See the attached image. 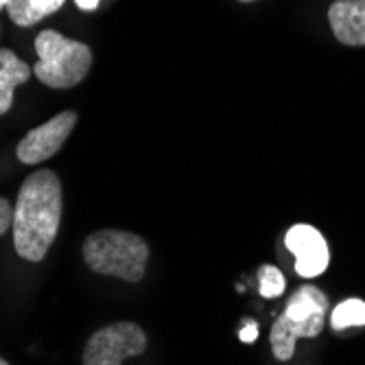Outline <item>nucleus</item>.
Segmentation results:
<instances>
[{"mask_svg": "<svg viewBox=\"0 0 365 365\" xmlns=\"http://www.w3.org/2000/svg\"><path fill=\"white\" fill-rule=\"evenodd\" d=\"M61 221V182L48 171H36L20 186L14 210V247L31 262H40L59 230Z\"/></svg>", "mask_w": 365, "mask_h": 365, "instance_id": "nucleus-1", "label": "nucleus"}, {"mask_svg": "<svg viewBox=\"0 0 365 365\" xmlns=\"http://www.w3.org/2000/svg\"><path fill=\"white\" fill-rule=\"evenodd\" d=\"M83 258L96 274L138 282L145 276L149 247L138 235L120 230H98L86 239Z\"/></svg>", "mask_w": 365, "mask_h": 365, "instance_id": "nucleus-2", "label": "nucleus"}, {"mask_svg": "<svg viewBox=\"0 0 365 365\" xmlns=\"http://www.w3.org/2000/svg\"><path fill=\"white\" fill-rule=\"evenodd\" d=\"M328 297L317 287H300L287 302L284 313L272 328V352L278 361H289L295 352L297 339H313L326 326Z\"/></svg>", "mask_w": 365, "mask_h": 365, "instance_id": "nucleus-3", "label": "nucleus"}, {"mask_svg": "<svg viewBox=\"0 0 365 365\" xmlns=\"http://www.w3.org/2000/svg\"><path fill=\"white\" fill-rule=\"evenodd\" d=\"M36 51L40 59L33 73L48 88H75L90 73L92 51L83 42L66 38L57 31H42L36 38Z\"/></svg>", "mask_w": 365, "mask_h": 365, "instance_id": "nucleus-4", "label": "nucleus"}, {"mask_svg": "<svg viewBox=\"0 0 365 365\" xmlns=\"http://www.w3.org/2000/svg\"><path fill=\"white\" fill-rule=\"evenodd\" d=\"M147 350V337L138 324L118 322L106 326L90 337L83 365H123L125 359L138 356Z\"/></svg>", "mask_w": 365, "mask_h": 365, "instance_id": "nucleus-5", "label": "nucleus"}, {"mask_svg": "<svg viewBox=\"0 0 365 365\" xmlns=\"http://www.w3.org/2000/svg\"><path fill=\"white\" fill-rule=\"evenodd\" d=\"M75 125H77V114L68 110V112L53 116L48 123L31 129L18 145V151H16L18 160L24 164H40L53 158L61 149V145L68 140Z\"/></svg>", "mask_w": 365, "mask_h": 365, "instance_id": "nucleus-6", "label": "nucleus"}, {"mask_svg": "<svg viewBox=\"0 0 365 365\" xmlns=\"http://www.w3.org/2000/svg\"><path fill=\"white\" fill-rule=\"evenodd\" d=\"M287 250L295 256V274L300 278H317L330 264V250L322 232L313 225L297 223L284 237Z\"/></svg>", "mask_w": 365, "mask_h": 365, "instance_id": "nucleus-7", "label": "nucleus"}, {"mask_svg": "<svg viewBox=\"0 0 365 365\" xmlns=\"http://www.w3.org/2000/svg\"><path fill=\"white\" fill-rule=\"evenodd\" d=\"M335 38L346 46H365V0H335L328 9Z\"/></svg>", "mask_w": 365, "mask_h": 365, "instance_id": "nucleus-8", "label": "nucleus"}, {"mask_svg": "<svg viewBox=\"0 0 365 365\" xmlns=\"http://www.w3.org/2000/svg\"><path fill=\"white\" fill-rule=\"evenodd\" d=\"M31 77L29 66L9 48H0V116L7 114L14 103V92Z\"/></svg>", "mask_w": 365, "mask_h": 365, "instance_id": "nucleus-9", "label": "nucleus"}, {"mask_svg": "<svg viewBox=\"0 0 365 365\" xmlns=\"http://www.w3.org/2000/svg\"><path fill=\"white\" fill-rule=\"evenodd\" d=\"M61 5L63 0H9L7 11L11 22H16L18 26H31L55 14Z\"/></svg>", "mask_w": 365, "mask_h": 365, "instance_id": "nucleus-10", "label": "nucleus"}, {"mask_svg": "<svg viewBox=\"0 0 365 365\" xmlns=\"http://www.w3.org/2000/svg\"><path fill=\"white\" fill-rule=\"evenodd\" d=\"M350 326H365V302L359 300V297L339 302L330 313V328L337 330V333Z\"/></svg>", "mask_w": 365, "mask_h": 365, "instance_id": "nucleus-11", "label": "nucleus"}, {"mask_svg": "<svg viewBox=\"0 0 365 365\" xmlns=\"http://www.w3.org/2000/svg\"><path fill=\"white\" fill-rule=\"evenodd\" d=\"M287 289V280L282 276V272L274 264H262L258 269V291L262 297L267 300H274V297H280Z\"/></svg>", "mask_w": 365, "mask_h": 365, "instance_id": "nucleus-12", "label": "nucleus"}, {"mask_svg": "<svg viewBox=\"0 0 365 365\" xmlns=\"http://www.w3.org/2000/svg\"><path fill=\"white\" fill-rule=\"evenodd\" d=\"M14 225V208L5 197H0V237Z\"/></svg>", "mask_w": 365, "mask_h": 365, "instance_id": "nucleus-13", "label": "nucleus"}, {"mask_svg": "<svg viewBox=\"0 0 365 365\" xmlns=\"http://www.w3.org/2000/svg\"><path fill=\"white\" fill-rule=\"evenodd\" d=\"M239 339H241L243 344H254V341L258 339V324H256L254 319H247V322L243 324V328L239 330Z\"/></svg>", "mask_w": 365, "mask_h": 365, "instance_id": "nucleus-14", "label": "nucleus"}, {"mask_svg": "<svg viewBox=\"0 0 365 365\" xmlns=\"http://www.w3.org/2000/svg\"><path fill=\"white\" fill-rule=\"evenodd\" d=\"M77 7L83 9V11H94L98 7V0H75Z\"/></svg>", "mask_w": 365, "mask_h": 365, "instance_id": "nucleus-15", "label": "nucleus"}, {"mask_svg": "<svg viewBox=\"0 0 365 365\" xmlns=\"http://www.w3.org/2000/svg\"><path fill=\"white\" fill-rule=\"evenodd\" d=\"M9 5V0H0V9H3V7H7Z\"/></svg>", "mask_w": 365, "mask_h": 365, "instance_id": "nucleus-16", "label": "nucleus"}, {"mask_svg": "<svg viewBox=\"0 0 365 365\" xmlns=\"http://www.w3.org/2000/svg\"><path fill=\"white\" fill-rule=\"evenodd\" d=\"M0 365H9V363H7L5 359H0Z\"/></svg>", "mask_w": 365, "mask_h": 365, "instance_id": "nucleus-17", "label": "nucleus"}, {"mask_svg": "<svg viewBox=\"0 0 365 365\" xmlns=\"http://www.w3.org/2000/svg\"><path fill=\"white\" fill-rule=\"evenodd\" d=\"M241 3H252V0H241Z\"/></svg>", "mask_w": 365, "mask_h": 365, "instance_id": "nucleus-18", "label": "nucleus"}]
</instances>
